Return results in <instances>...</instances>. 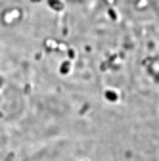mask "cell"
Masks as SVG:
<instances>
[{
  "label": "cell",
  "instance_id": "obj_1",
  "mask_svg": "<svg viewBox=\"0 0 159 161\" xmlns=\"http://www.w3.org/2000/svg\"><path fill=\"white\" fill-rule=\"evenodd\" d=\"M12 104H15V98L12 96V85L0 75V123L2 121H10Z\"/></svg>",
  "mask_w": 159,
  "mask_h": 161
}]
</instances>
